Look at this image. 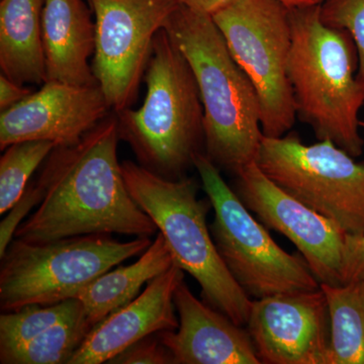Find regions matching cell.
<instances>
[{"instance_id": "6da1fadb", "label": "cell", "mask_w": 364, "mask_h": 364, "mask_svg": "<svg viewBox=\"0 0 364 364\" xmlns=\"http://www.w3.org/2000/svg\"><path fill=\"white\" fill-rule=\"evenodd\" d=\"M117 114L78 143L58 146L38 178L43 198L14 238L49 242L92 234L151 237L156 225L132 198L117 157Z\"/></svg>"}, {"instance_id": "7a4b0ae2", "label": "cell", "mask_w": 364, "mask_h": 364, "mask_svg": "<svg viewBox=\"0 0 364 364\" xmlns=\"http://www.w3.org/2000/svg\"><path fill=\"white\" fill-rule=\"evenodd\" d=\"M164 28L186 56L198 82L205 154L236 176L255 162L264 136L257 92L210 14L179 6Z\"/></svg>"}, {"instance_id": "3957f363", "label": "cell", "mask_w": 364, "mask_h": 364, "mask_svg": "<svg viewBox=\"0 0 364 364\" xmlns=\"http://www.w3.org/2000/svg\"><path fill=\"white\" fill-rule=\"evenodd\" d=\"M291 47L287 77L296 117L318 141H332L352 157L363 154L359 112L364 85L356 77L358 55L350 33L323 23L318 6L289 9Z\"/></svg>"}, {"instance_id": "277c9868", "label": "cell", "mask_w": 364, "mask_h": 364, "mask_svg": "<svg viewBox=\"0 0 364 364\" xmlns=\"http://www.w3.org/2000/svg\"><path fill=\"white\" fill-rule=\"evenodd\" d=\"M145 81L143 105L114 112L119 138L145 168L181 178L205 152L203 107L193 69L165 28L155 37Z\"/></svg>"}, {"instance_id": "5b68a950", "label": "cell", "mask_w": 364, "mask_h": 364, "mask_svg": "<svg viewBox=\"0 0 364 364\" xmlns=\"http://www.w3.org/2000/svg\"><path fill=\"white\" fill-rule=\"evenodd\" d=\"M122 169L132 198L164 237L174 264L198 282L205 303L246 327L252 299L218 252L207 223L212 203L198 200L196 179L166 178L129 160Z\"/></svg>"}, {"instance_id": "8992f818", "label": "cell", "mask_w": 364, "mask_h": 364, "mask_svg": "<svg viewBox=\"0 0 364 364\" xmlns=\"http://www.w3.org/2000/svg\"><path fill=\"white\" fill-rule=\"evenodd\" d=\"M151 244L150 237L121 242L105 234L49 242L14 238L0 258L1 312L76 299L93 280L140 256Z\"/></svg>"}, {"instance_id": "52a82bcc", "label": "cell", "mask_w": 364, "mask_h": 364, "mask_svg": "<svg viewBox=\"0 0 364 364\" xmlns=\"http://www.w3.org/2000/svg\"><path fill=\"white\" fill-rule=\"evenodd\" d=\"M193 166L214 208L210 233L215 247L249 298L320 289V282L303 256L287 253L275 243L205 152L196 155Z\"/></svg>"}, {"instance_id": "ba28073f", "label": "cell", "mask_w": 364, "mask_h": 364, "mask_svg": "<svg viewBox=\"0 0 364 364\" xmlns=\"http://www.w3.org/2000/svg\"><path fill=\"white\" fill-rule=\"evenodd\" d=\"M289 7L279 0H232L212 18L259 98L263 135L279 138L296 123L287 77L291 47Z\"/></svg>"}, {"instance_id": "9c48e42d", "label": "cell", "mask_w": 364, "mask_h": 364, "mask_svg": "<svg viewBox=\"0 0 364 364\" xmlns=\"http://www.w3.org/2000/svg\"><path fill=\"white\" fill-rule=\"evenodd\" d=\"M255 163L282 191L345 233L364 236V164L332 141L305 145L296 133L264 136Z\"/></svg>"}, {"instance_id": "30bf717a", "label": "cell", "mask_w": 364, "mask_h": 364, "mask_svg": "<svg viewBox=\"0 0 364 364\" xmlns=\"http://www.w3.org/2000/svg\"><path fill=\"white\" fill-rule=\"evenodd\" d=\"M95 23L93 74L114 112L131 107L153 43L181 4L177 0H87Z\"/></svg>"}, {"instance_id": "8fae6325", "label": "cell", "mask_w": 364, "mask_h": 364, "mask_svg": "<svg viewBox=\"0 0 364 364\" xmlns=\"http://www.w3.org/2000/svg\"><path fill=\"white\" fill-rule=\"evenodd\" d=\"M234 191L265 226L293 242L321 284H344L347 234L338 225L282 191L255 162L237 174Z\"/></svg>"}, {"instance_id": "7c38bea8", "label": "cell", "mask_w": 364, "mask_h": 364, "mask_svg": "<svg viewBox=\"0 0 364 364\" xmlns=\"http://www.w3.org/2000/svg\"><path fill=\"white\" fill-rule=\"evenodd\" d=\"M246 329L261 363L330 364L331 320L322 287L252 301Z\"/></svg>"}, {"instance_id": "4fadbf2b", "label": "cell", "mask_w": 364, "mask_h": 364, "mask_svg": "<svg viewBox=\"0 0 364 364\" xmlns=\"http://www.w3.org/2000/svg\"><path fill=\"white\" fill-rule=\"evenodd\" d=\"M111 111L100 85L47 81L37 92L1 112L0 149L25 141L74 145Z\"/></svg>"}, {"instance_id": "5bb4252c", "label": "cell", "mask_w": 364, "mask_h": 364, "mask_svg": "<svg viewBox=\"0 0 364 364\" xmlns=\"http://www.w3.org/2000/svg\"><path fill=\"white\" fill-rule=\"evenodd\" d=\"M183 280L184 272L176 264L151 280L134 301L90 330L68 364L109 363L145 337L176 330L174 294Z\"/></svg>"}, {"instance_id": "9a60e30c", "label": "cell", "mask_w": 364, "mask_h": 364, "mask_svg": "<svg viewBox=\"0 0 364 364\" xmlns=\"http://www.w3.org/2000/svg\"><path fill=\"white\" fill-rule=\"evenodd\" d=\"M179 326L156 333L174 364H260L252 339L242 326L200 301L183 282L174 294Z\"/></svg>"}, {"instance_id": "2e32d148", "label": "cell", "mask_w": 364, "mask_h": 364, "mask_svg": "<svg viewBox=\"0 0 364 364\" xmlns=\"http://www.w3.org/2000/svg\"><path fill=\"white\" fill-rule=\"evenodd\" d=\"M85 0H45L42 18L46 82L98 85L90 59L95 23Z\"/></svg>"}, {"instance_id": "e0dca14e", "label": "cell", "mask_w": 364, "mask_h": 364, "mask_svg": "<svg viewBox=\"0 0 364 364\" xmlns=\"http://www.w3.org/2000/svg\"><path fill=\"white\" fill-rule=\"evenodd\" d=\"M44 6L45 0L0 2V69L1 74L21 85L46 82Z\"/></svg>"}, {"instance_id": "ac0fdd59", "label": "cell", "mask_w": 364, "mask_h": 364, "mask_svg": "<svg viewBox=\"0 0 364 364\" xmlns=\"http://www.w3.org/2000/svg\"><path fill=\"white\" fill-rule=\"evenodd\" d=\"M173 264V257L159 232L149 248L135 262L126 267L119 265L116 269L112 268L93 280L76 298L82 304L90 329L134 301L140 294L144 284Z\"/></svg>"}, {"instance_id": "d6986e66", "label": "cell", "mask_w": 364, "mask_h": 364, "mask_svg": "<svg viewBox=\"0 0 364 364\" xmlns=\"http://www.w3.org/2000/svg\"><path fill=\"white\" fill-rule=\"evenodd\" d=\"M321 287L331 320L330 364H364V279Z\"/></svg>"}, {"instance_id": "ffe728a7", "label": "cell", "mask_w": 364, "mask_h": 364, "mask_svg": "<svg viewBox=\"0 0 364 364\" xmlns=\"http://www.w3.org/2000/svg\"><path fill=\"white\" fill-rule=\"evenodd\" d=\"M90 329L85 313L42 333L14 350L0 354L2 364H68Z\"/></svg>"}, {"instance_id": "44dd1931", "label": "cell", "mask_w": 364, "mask_h": 364, "mask_svg": "<svg viewBox=\"0 0 364 364\" xmlns=\"http://www.w3.org/2000/svg\"><path fill=\"white\" fill-rule=\"evenodd\" d=\"M77 299L52 305H30L0 315V354L14 350L48 329L82 315Z\"/></svg>"}, {"instance_id": "7402d4cb", "label": "cell", "mask_w": 364, "mask_h": 364, "mask_svg": "<svg viewBox=\"0 0 364 364\" xmlns=\"http://www.w3.org/2000/svg\"><path fill=\"white\" fill-rule=\"evenodd\" d=\"M56 147L50 141H25L4 150L0 158V214H6L20 200L33 172Z\"/></svg>"}, {"instance_id": "603a6c76", "label": "cell", "mask_w": 364, "mask_h": 364, "mask_svg": "<svg viewBox=\"0 0 364 364\" xmlns=\"http://www.w3.org/2000/svg\"><path fill=\"white\" fill-rule=\"evenodd\" d=\"M320 16L325 25L350 33L358 55L356 77L364 85V0H323ZM360 128L364 133L363 121Z\"/></svg>"}, {"instance_id": "cb8c5ba5", "label": "cell", "mask_w": 364, "mask_h": 364, "mask_svg": "<svg viewBox=\"0 0 364 364\" xmlns=\"http://www.w3.org/2000/svg\"><path fill=\"white\" fill-rule=\"evenodd\" d=\"M43 198V191L37 182L28 184L23 195L16 203L9 214L0 224V258L4 257L9 244L14 239L16 230L25 221L26 215L33 208L39 205Z\"/></svg>"}, {"instance_id": "d4e9b609", "label": "cell", "mask_w": 364, "mask_h": 364, "mask_svg": "<svg viewBox=\"0 0 364 364\" xmlns=\"http://www.w3.org/2000/svg\"><path fill=\"white\" fill-rule=\"evenodd\" d=\"M111 364H174L168 349L157 335H150L136 342L112 358Z\"/></svg>"}, {"instance_id": "484cf974", "label": "cell", "mask_w": 364, "mask_h": 364, "mask_svg": "<svg viewBox=\"0 0 364 364\" xmlns=\"http://www.w3.org/2000/svg\"><path fill=\"white\" fill-rule=\"evenodd\" d=\"M359 279H364V236L347 234L343 284Z\"/></svg>"}, {"instance_id": "4316f807", "label": "cell", "mask_w": 364, "mask_h": 364, "mask_svg": "<svg viewBox=\"0 0 364 364\" xmlns=\"http://www.w3.org/2000/svg\"><path fill=\"white\" fill-rule=\"evenodd\" d=\"M33 90L21 85L11 78L0 75V111L4 112L14 107L21 100L30 97Z\"/></svg>"}, {"instance_id": "83f0119b", "label": "cell", "mask_w": 364, "mask_h": 364, "mask_svg": "<svg viewBox=\"0 0 364 364\" xmlns=\"http://www.w3.org/2000/svg\"><path fill=\"white\" fill-rule=\"evenodd\" d=\"M232 0H177L181 6L213 16Z\"/></svg>"}, {"instance_id": "f1b7e54d", "label": "cell", "mask_w": 364, "mask_h": 364, "mask_svg": "<svg viewBox=\"0 0 364 364\" xmlns=\"http://www.w3.org/2000/svg\"><path fill=\"white\" fill-rule=\"evenodd\" d=\"M279 1L286 4L289 9H294V7L318 6L322 4L323 0H279Z\"/></svg>"}]
</instances>
